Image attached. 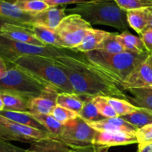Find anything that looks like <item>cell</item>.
Masks as SVG:
<instances>
[{
    "label": "cell",
    "instance_id": "39",
    "mask_svg": "<svg viewBox=\"0 0 152 152\" xmlns=\"http://www.w3.org/2000/svg\"><path fill=\"white\" fill-rule=\"evenodd\" d=\"M87 0H45L46 3L50 7H56L59 5H63V4H80V3L84 2Z\"/></svg>",
    "mask_w": 152,
    "mask_h": 152
},
{
    "label": "cell",
    "instance_id": "14",
    "mask_svg": "<svg viewBox=\"0 0 152 152\" xmlns=\"http://www.w3.org/2000/svg\"><path fill=\"white\" fill-rule=\"evenodd\" d=\"M135 143H138L136 134L107 132H97L94 140V145L107 148L113 146L128 145Z\"/></svg>",
    "mask_w": 152,
    "mask_h": 152
},
{
    "label": "cell",
    "instance_id": "41",
    "mask_svg": "<svg viewBox=\"0 0 152 152\" xmlns=\"http://www.w3.org/2000/svg\"><path fill=\"white\" fill-rule=\"evenodd\" d=\"M7 70H8V66L6 62L1 58H0V79L5 75Z\"/></svg>",
    "mask_w": 152,
    "mask_h": 152
},
{
    "label": "cell",
    "instance_id": "44",
    "mask_svg": "<svg viewBox=\"0 0 152 152\" xmlns=\"http://www.w3.org/2000/svg\"><path fill=\"white\" fill-rule=\"evenodd\" d=\"M150 10H151V14H152V8H150ZM148 28H152V18H151V23H150V25L149 27H148Z\"/></svg>",
    "mask_w": 152,
    "mask_h": 152
},
{
    "label": "cell",
    "instance_id": "20",
    "mask_svg": "<svg viewBox=\"0 0 152 152\" xmlns=\"http://www.w3.org/2000/svg\"><path fill=\"white\" fill-rule=\"evenodd\" d=\"M71 148L60 141L48 137L31 144L25 152H69Z\"/></svg>",
    "mask_w": 152,
    "mask_h": 152
},
{
    "label": "cell",
    "instance_id": "3",
    "mask_svg": "<svg viewBox=\"0 0 152 152\" xmlns=\"http://www.w3.org/2000/svg\"><path fill=\"white\" fill-rule=\"evenodd\" d=\"M66 13L80 15L91 25H107L123 32L130 28L126 11L115 0H87L66 9Z\"/></svg>",
    "mask_w": 152,
    "mask_h": 152
},
{
    "label": "cell",
    "instance_id": "7",
    "mask_svg": "<svg viewBox=\"0 0 152 152\" xmlns=\"http://www.w3.org/2000/svg\"><path fill=\"white\" fill-rule=\"evenodd\" d=\"M91 25L78 14H68L56 31L62 49L74 50L92 29Z\"/></svg>",
    "mask_w": 152,
    "mask_h": 152
},
{
    "label": "cell",
    "instance_id": "8",
    "mask_svg": "<svg viewBox=\"0 0 152 152\" xmlns=\"http://www.w3.org/2000/svg\"><path fill=\"white\" fill-rule=\"evenodd\" d=\"M97 131L91 127L80 116L63 125L60 134L55 140L70 148L93 145Z\"/></svg>",
    "mask_w": 152,
    "mask_h": 152
},
{
    "label": "cell",
    "instance_id": "22",
    "mask_svg": "<svg viewBox=\"0 0 152 152\" xmlns=\"http://www.w3.org/2000/svg\"><path fill=\"white\" fill-rule=\"evenodd\" d=\"M127 91L132 94L131 96H128V100L131 103L152 111V88H129Z\"/></svg>",
    "mask_w": 152,
    "mask_h": 152
},
{
    "label": "cell",
    "instance_id": "19",
    "mask_svg": "<svg viewBox=\"0 0 152 152\" xmlns=\"http://www.w3.org/2000/svg\"><path fill=\"white\" fill-rule=\"evenodd\" d=\"M0 95L4 102V110L28 112V103L30 99L19 94L7 91H0Z\"/></svg>",
    "mask_w": 152,
    "mask_h": 152
},
{
    "label": "cell",
    "instance_id": "6",
    "mask_svg": "<svg viewBox=\"0 0 152 152\" xmlns=\"http://www.w3.org/2000/svg\"><path fill=\"white\" fill-rule=\"evenodd\" d=\"M66 49H59L52 46L33 45L10 39L0 34V58L3 59L8 68L19 58L25 55H39L50 58H56Z\"/></svg>",
    "mask_w": 152,
    "mask_h": 152
},
{
    "label": "cell",
    "instance_id": "5",
    "mask_svg": "<svg viewBox=\"0 0 152 152\" xmlns=\"http://www.w3.org/2000/svg\"><path fill=\"white\" fill-rule=\"evenodd\" d=\"M50 86L14 65L9 67L5 75L0 79V91L14 92L30 99L42 94Z\"/></svg>",
    "mask_w": 152,
    "mask_h": 152
},
{
    "label": "cell",
    "instance_id": "21",
    "mask_svg": "<svg viewBox=\"0 0 152 152\" xmlns=\"http://www.w3.org/2000/svg\"><path fill=\"white\" fill-rule=\"evenodd\" d=\"M0 115L8 120L17 123L23 126H28V127L34 128L39 130L48 132L47 129L39 123L37 120L34 118L32 114L29 112H23V111H12L3 110L0 112Z\"/></svg>",
    "mask_w": 152,
    "mask_h": 152
},
{
    "label": "cell",
    "instance_id": "2",
    "mask_svg": "<svg viewBox=\"0 0 152 152\" xmlns=\"http://www.w3.org/2000/svg\"><path fill=\"white\" fill-rule=\"evenodd\" d=\"M149 53H138L128 50L120 53H108L95 50L85 55L95 67L122 88L123 83Z\"/></svg>",
    "mask_w": 152,
    "mask_h": 152
},
{
    "label": "cell",
    "instance_id": "11",
    "mask_svg": "<svg viewBox=\"0 0 152 152\" xmlns=\"http://www.w3.org/2000/svg\"><path fill=\"white\" fill-rule=\"evenodd\" d=\"M0 34L10 39L33 45L46 47L44 43L34 36L30 25L17 23H6L1 28Z\"/></svg>",
    "mask_w": 152,
    "mask_h": 152
},
{
    "label": "cell",
    "instance_id": "36",
    "mask_svg": "<svg viewBox=\"0 0 152 152\" xmlns=\"http://www.w3.org/2000/svg\"><path fill=\"white\" fill-rule=\"evenodd\" d=\"M108 148L93 144L83 147L71 148L69 152H108Z\"/></svg>",
    "mask_w": 152,
    "mask_h": 152
},
{
    "label": "cell",
    "instance_id": "18",
    "mask_svg": "<svg viewBox=\"0 0 152 152\" xmlns=\"http://www.w3.org/2000/svg\"><path fill=\"white\" fill-rule=\"evenodd\" d=\"M110 32L92 28L87 34L81 43L73 50L86 53L92 50H97L99 45L108 36Z\"/></svg>",
    "mask_w": 152,
    "mask_h": 152
},
{
    "label": "cell",
    "instance_id": "27",
    "mask_svg": "<svg viewBox=\"0 0 152 152\" xmlns=\"http://www.w3.org/2000/svg\"><path fill=\"white\" fill-rule=\"evenodd\" d=\"M31 114L35 120L47 129L50 137L56 139L60 134L63 125L59 123L51 114Z\"/></svg>",
    "mask_w": 152,
    "mask_h": 152
},
{
    "label": "cell",
    "instance_id": "24",
    "mask_svg": "<svg viewBox=\"0 0 152 152\" xmlns=\"http://www.w3.org/2000/svg\"><path fill=\"white\" fill-rule=\"evenodd\" d=\"M31 28L34 36L39 41L44 43L45 45L62 49L59 37H58L55 30L50 29V28H45V27L32 25H31Z\"/></svg>",
    "mask_w": 152,
    "mask_h": 152
},
{
    "label": "cell",
    "instance_id": "9",
    "mask_svg": "<svg viewBox=\"0 0 152 152\" xmlns=\"http://www.w3.org/2000/svg\"><path fill=\"white\" fill-rule=\"evenodd\" d=\"M48 137L50 134L48 132L19 124L0 115V140L31 144Z\"/></svg>",
    "mask_w": 152,
    "mask_h": 152
},
{
    "label": "cell",
    "instance_id": "31",
    "mask_svg": "<svg viewBox=\"0 0 152 152\" xmlns=\"http://www.w3.org/2000/svg\"><path fill=\"white\" fill-rule=\"evenodd\" d=\"M117 34L118 33H110L97 50H102L108 53H120L126 51V50L124 47L117 41Z\"/></svg>",
    "mask_w": 152,
    "mask_h": 152
},
{
    "label": "cell",
    "instance_id": "25",
    "mask_svg": "<svg viewBox=\"0 0 152 152\" xmlns=\"http://www.w3.org/2000/svg\"><path fill=\"white\" fill-rule=\"evenodd\" d=\"M56 103L60 106L71 110L77 113L79 115L84 104L83 96L76 94L71 93H59L56 99Z\"/></svg>",
    "mask_w": 152,
    "mask_h": 152
},
{
    "label": "cell",
    "instance_id": "42",
    "mask_svg": "<svg viewBox=\"0 0 152 152\" xmlns=\"http://www.w3.org/2000/svg\"><path fill=\"white\" fill-rule=\"evenodd\" d=\"M6 23H12V22H9V21L6 20V19H1L0 18V31H1V28H2L3 25H4V24Z\"/></svg>",
    "mask_w": 152,
    "mask_h": 152
},
{
    "label": "cell",
    "instance_id": "30",
    "mask_svg": "<svg viewBox=\"0 0 152 152\" xmlns=\"http://www.w3.org/2000/svg\"><path fill=\"white\" fill-rule=\"evenodd\" d=\"M108 100L119 117L132 114L139 109V107L135 106L126 99L116 97H108Z\"/></svg>",
    "mask_w": 152,
    "mask_h": 152
},
{
    "label": "cell",
    "instance_id": "37",
    "mask_svg": "<svg viewBox=\"0 0 152 152\" xmlns=\"http://www.w3.org/2000/svg\"><path fill=\"white\" fill-rule=\"evenodd\" d=\"M140 36L146 50L151 53L152 52V28H147Z\"/></svg>",
    "mask_w": 152,
    "mask_h": 152
},
{
    "label": "cell",
    "instance_id": "10",
    "mask_svg": "<svg viewBox=\"0 0 152 152\" xmlns=\"http://www.w3.org/2000/svg\"><path fill=\"white\" fill-rule=\"evenodd\" d=\"M152 88V57L151 54L140 64L122 85V88Z\"/></svg>",
    "mask_w": 152,
    "mask_h": 152
},
{
    "label": "cell",
    "instance_id": "16",
    "mask_svg": "<svg viewBox=\"0 0 152 152\" xmlns=\"http://www.w3.org/2000/svg\"><path fill=\"white\" fill-rule=\"evenodd\" d=\"M34 15L22 11L12 1L0 0V18L12 23L30 25Z\"/></svg>",
    "mask_w": 152,
    "mask_h": 152
},
{
    "label": "cell",
    "instance_id": "23",
    "mask_svg": "<svg viewBox=\"0 0 152 152\" xmlns=\"http://www.w3.org/2000/svg\"><path fill=\"white\" fill-rule=\"evenodd\" d=\"M117 39L128 51L138 53L148 52L145 49L140 37L133 35L128 31L117 34Z\"/></svg>",
    "mask_w": 152,
    "mask_h": 152
},
{
    "label": "cell",
    "instance_id": "28",
    "mask_svg": "<svg viewBox=\"0 0 152 152\" xmlns=\"http://www.w3.org/2000/svg\"><path fill=\"white\" fill-rule=\"evenodd\" d=\"M12 1L22 11L34 15L50 7L45 0H13Z\"/></svg>",
    "mask_w": 152,
    "mask_h": 152
},
{
    "label": "cell",
    "instance_id": "33",
    "mask_svg": "<svg viewBox=\"0 0 152 152\" xmlns=\"http://www.w3.org/2000/svg\"><path fill=\"white\" fill-rule=\"evenodd\" d=\"M50 114L62 125L66 124L67 123L74 120L79 116L77 113L59 105H56Z\"/></svg>",
    "mask_w": 152,
    "mask_h": 152
},
{
    "label": "cell",
    "instance_id": "34",
    "mask_svg": "<svg viewBox=\"0 0 152 152\" xmlns=\"http://www.w3.org/2000/svg\"><path fill=\"white\" fill-rule=\"evenodd\" d=\"M115 1L126 11L134 9L152 8V0H115Z\"/></svg>",
    "mask_w": 152,
    "mask_h": 152
},
{
    "label": "cell",
    "instance_id": "45",
    "mask_svg": "<svg viewBox=\"0 0 152 152\" xmlns=\"http://www.w3.org/2000/svg\"><path fill=\"white\" fill-rule=\"evenodd\" d=\"M150 54H151V57H152V52H151V53H150Z\"/></svg>",
    "mask_w": 152,
    "mask_h": 152
},
{
    "label": "cell",
    "instance_id": "17",
    "mask_svg": "<svg viewBox=\"0 0 152 152\" xmlns=\"http://www.w3.org/2000/svg\"><path fill=\"white\" fill-rule=\"evenodd\" d=\"M126 17L129 27L141 35L149 27L152 14L150 8L134 9L126 11Z\"/></svg>",
    "mask_w": 152,
    "mask_h": 152
},
{
    "label": "cell",
    "instance_id": "26",
    "mask_svg": "<svg viewBox=\"0 0 152 152\" xmlns=\"http://www.w3.org/2000/svg\"><path fill=\"white\" fill-rule=\"evenodd\" d=\"M120 117L132 124L137 130L147 125L152 124V111L145 108H139L134 112Z\"/></svg>",
    "mask_w": 152,
    "mask_h": 152
},
{
    "label": "cell",
    "instance_id": "40",
    "mask_svg": "<svg viewBox=\"0 0 152 152\" xmlns=\"http://www.w3.org/2000/svg\"><path fill=\"white\" fill-rule=\"evenodd\" d=\"M138 150L137 152H152V143L138 144Z\"/></svg>",
    "mask_w": 152,
    "mask_h": 152
},
{
    "label": "cell",
    "instance_id": "1",
    "mask_svg": "<svg viewBox=\"0 0 152 152\" xmlns=\"http://www.w3.org/2000/svg\"><path fill=\"white\" fill-rule=\"evenodd\" d=\"M67 74L74 93L81 96L116 97L128 100L121 88L101 72L85 53L66 50L54 58Z\"/></svg>",
    "mask_w": 152,
    "mask_h": 152
},
{
    "label": "cell",
    "instance_id": "4",
    "mask_svg": "<svg viewBox=\"0 0 152 152\" xmlns=\"http://www.w3.org/2000/svg\"><path fill=\"white\" fill-rule=\"evenodd\" d=\"M13 65L57 91L59 93L75 94L63 68L53 58L39 55H25Z\"/></svg>",
    "mask_w": 152,
    "mask_h": 152
},
{
    "label": "cell",
    "instance_id": "35",
    "mask_svg": "<svg viewBox=\"0 0 152 152\" xmlns=\"http://www.w3.org/2000/svg\"><path fill=\"white\" fill-rule=\"evenodd\" d=\"M136 137L138 144L152 143V124L137 129Z\"/></svg>",
    "mask_w": 152,
    "mask_h": 152
},
{
    "label": "cell",
    "instance_id": "13",
    "mask_svg": "<svg viewBox=\"0 0 152 152\" xmlns=\"http://www.w3.org/2000/svg\"><path fill=\"white\" fill-rule=\"evenodd\" d=\"M66 16L65 7H59L58 6L50 7L47 10L34 15L31 25L56 30Z\"/></svg>",
    "mask_w": 152,
    "mask_h": 152
},
{
    "label": "cell",
    "instance_id": "29",
    "mask_svg": "<svg viewBox=\"0 0 152 152\" xmlns=\"http://www.w3.org/2000/svg\"><path fill=\"white\" fill-rule=\"evenodd\" d=\"M83 97L84 99V104L81 111L79 114V116L83 120L87 123H91V122L99 121L105 119L99 113L96 105L92 101L93 98L87 97V96H83Z\"/></svg>",
    "mask_w": 152,
    "mask_h": 152
},
{
    "label": "cell",
    "instance_id": "38",
    "mask_svg": "<svg viewBox=\"0 0 152 152\" xmlns=\"http://www.w3.org/2000/svg\"><path fill=\"white\" fill-rule=\"evenodd\" d=\"M25 149L16 146L7 141L0 140V152H25Z\"/></svg>",
    "mask_w": 152,
    "mask_h": 152
},
{
    "label": "cell",
    "instance_id": "32",
    "mask_svg": "<svg viewBox=\"0 0 152 152\" xmlns=\"http://www.w3.org/2000/svg\"><path fill=\"white\" fill-rule=\"evenodd\" d=\"M99 114L105 118H114L119 117L114 108L109 103L107 96H96L92 99Z\"/></svg>",
    "mask_w": 152,
    "mask_h": 152
},
{
    "label": "cell",
    "instance_id": "43",
    "mask_svg": "<svg viewBox=\"0 0 152 152\" xmlns=\"http://www.w3.org/2000/svg\"><path fill=\"white\" fill-rule=\"evenodd\" d=\"M4 109V102H3L2 98H1V95H0V112H1V111H2Z\"/></svg>",
    "mask_w": 152,
    "mask_h": 152
},
{
    "label": "cell",
    "instance_id": "12",
    "mask_svg": "<svg viewBox=\"0 0 152 152\" xmlns=\"http://www.w3.org/2000/svg\"><path fill=\"white\" fill-rule=\"evenodd\" d=\"M59 92L53 88H48L42 94L30 99L28 112L33 114H50L56 106Z\"/></svg>",
    "mask_w": 152,
    "mask_h": 152
},
{
    "label": "cell",
    "instance_id": "15",
    "mask_svg": "<svg viewBox=\"0 0 152 152\" xmlns=\"http://www.w3.org/2000/svg\"><path fill=\"white\" fill-rule=\"evenodd\" d=\"M89 126L97 132H107L113 133H126L136 134L137 129L123 120L122 117L105 118L99 121L88 123Z\"/></svg>",
    "mask_w": 152,
    "mask_h": 152
}]
</instances>
